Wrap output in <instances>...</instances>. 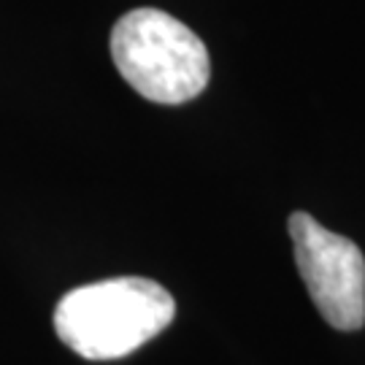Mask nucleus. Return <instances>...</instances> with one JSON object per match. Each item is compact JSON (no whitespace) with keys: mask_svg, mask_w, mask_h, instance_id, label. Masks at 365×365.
<instances>
[{"mask_svg":"<svg viewBox=\"0 0 365 365\" xmlns=\"http://www.w3.org/2000/svg\"><path fill=\"white\" fill-rule=\"evenodd\" d=\"M176 317L165 287L141 276H119L71 289L54 309V330L87 360H117L163 333Z\"/></svg>","mask_w":365,"mask_h":365,"instance_id":"nucleus-1","label":"nucleus"},{"mask_svg":"<svg viewBox=\"0 0 365 365\" xmlns=\"http://www.w3.org/2000/svg\"><path fill=\"white\" fill-rule=\"evenodd\" d=\"M111 57L122 78L152 103H187L206 90V43L170 14L135 9L111 30Z\"/></svg>","mask_w":365,"mask_h":365,"instance_id":"nucleus-2","label":"nucleus"},{"mask_svg":"<svg viewBox=\"0 0 365 365\" xmlns=\"http://www.w3.org/2000/svg\"><path fill=\"white\" fill-rule=\"evenodd\" d=\"M295 262L325 322L336 330H360L365 322V257L360 247L330 233L309 214L289 217Z\"/></svg>","mask_w":365,"mask_h":365,"instance_id":"nucleus-3","label":"nucleus"}]
</instances>
